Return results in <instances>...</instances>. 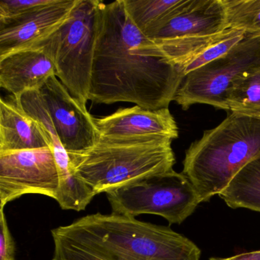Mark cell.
Returning <instances> with one entry per match:
<instances>
[{
	"instance_id": "18",
	"label": "cell",
	"mask_w": 260,
	"mask_h": 260,
	"mask_svg": "<svg viewBox=\"0 0 260 260\" xmlns=\"http://www.w3.org/2000/svg\"><path fill=\"white\" fill-rule=\"evenodd\" d=\"M226 106L231 113L260 121V70L233 84L226 96Z\"/></svg>"
},
{
	"instance_id": "14",
	"label": "cell",
	"mask_w": 260,
	"mask_h": 260,
	"mask_svg": "<svg viewBox=\"0 0 260 260\" xmlns=\"http://www.w3.org/2000/svg\"><path fill=\"white\" fill-rule=\"evenodd\" d=\"M51 147L37 121L13 95L0 101V153Z\"/></svg>"
},
{
	"instance_id": "11",
	"label": "cell",
	"mask_w": 260,
	"mask_h": 260,
	"mask_svg": "<svg viewBox=\"0 0 260 260\" xmlns=\"http://www.w3.org/2000/svg\"><path fill=\"white\" fill-rule=\"evenodd\" d=\"M94 122L100 138L105 139L159 135L173 140L179 136L177 124L169 108L152 111L135 106L118 109L104 118H94Z\"/></svg>"
},
{
	"instance_id": "16",
	"label": "cell",
	"mask_w": 260,
	"mask_h": 260,
	"mask_svg": "<svg viewBox=\"0 0 260 260\" xmlns=\"http://www.w3.org/2000/svg\"><path fill=\"white\" fill-rule=\"evenodd\" d=\"M135 26L149 37L173 17L185 0H122Z\"/></svg>"
},
{
	"instance_id": "19",
	"label": "cell",
	"mask_w": 260,
	"mask_h": 260,
	"mask_svg": "<svg viewBox=\"0 0 260 260\" xmlns=\"http://www.w3.org/2000/svg\"><path fill=\"white\" fill-rule=\"evenodd\" d=\"M225 29L260 36V0H221Z\"/></svg>"
},
{
	"instance_id": "2",
	"label": "cell",
	"mask_w": 260,
	"mask_h": 260,
	"mask_svg": "<svg viewBox=\"0 0 260 260\" xmlns=\"http://www.w3.org/2000/svg\"><path fill=\"white\" fill-rule=\"evenodd\" d=\"M53 260H200L201 249L170 226L132 216L88 214L51 230Z\"/></svg>"
},
{
	"instance_id": "4",
	"label": "cell",
	"mask_w": 260,
	"mask_h": 260,
	"mask_svg": "<svg viewBox=\"0 0 260 260\" xmlns=\"http://www.w3.org/2000/svg\"><path fill=\"white\" fill-rule=\"evenodd\" d=\"M173 139L152 135L100 138L92 148L69 154L73 170L95 191L106 193L141 178L173 170Z\"/></svg>"
},
{
	"instance_id": "7",
	"label": "cell",
	"mask_w": 260,
	"mask_h": 260,
	"mask_svg": "<svg viewBox=\"0 0 260 260\" xmlns=\"http://www.w3.org/2000/svg\"><path fill=\"white\" fill-rule=\"evenodd\" d=\"M260 70V36L247 34L228 54L184 77L174 101L187 110L205 104L228 111L226 96L239 79Z\"/></svg>"
},
{
	"instance_id": "10",
	"label": "cell",
	"mask_w": 260,
	"mask_h": 260,
	"mask_svg": "<svg viewBox=\"0 0 260 260\" xmlns=\"http://www.w3.org/2000/svg\"><path fill=\"white\" fill-rule=\"evenodd\" d=\"M78 0H55L36 11L0 22V58L28 48L58 29Z\"/></svg>"
},
{
	"instance_id": "13",
	"label": "cell",
	"mask_w": 260,
	"mask_h": 260,
	"mask_svg": "<svg viewBox=\"0 0 260 260\" xmlns=\"http://www.w3.org/2000/svg\"><path fill=\"white\" fill-rule=\"evenodd\" d=\"M53 76L54 63L40 50H22L0 58V86L17 100L28 91L40 90Z\"/></svg>"
},
{
	"instance_id": "17",
	"label": "cell",
	"mask_w": 260,
	"mask_h": 260,
	"mask_svg": "<svg viewBox=\"0 0 260 260\" xmlns=\"http://www.w3.org/2000/svg\"><path fill=\"white\" fill-rule=\"evenodd\" d=\"M219 196L231 208L260 212V157L245 166Z\"/></svg>"
},
{
	"instance_id": "5",
	"label": "cell",
	"mask_w": 260,
	"mask_h": 260,
	"mask_svg": "<svg viewBox=\"0 0 260 260\" xmlns=\"http://www.w3.org/2000/svg\"><path fill=\"white\" fill-rule=\"evenodd\" d=\"M101 2L78 0L58 29L28 48L40 50L51 59L57 78L84 108L89 101Z\"/></svg>"
},
{
	"instance_id": "22",
	"label": "cell",
	"mask_w": 260,
	"mask_h": 260,
	"mask_svg": "<svg viewBox=\"0 0 260 260\" xmlns=\"http://www.w3.org/2000/svg\"><path fill=\"white\" fill-rule=\"evenodd\" d=\"M209 260H260V250L244 252L228 258H216L212 257Z\"/></svg>"
},
{
	"instance_id": "20",
	"label": "cell",
	"mask_w": 260,
	"mask_h": 260,
	"mask_svg": "<svg viewBox=\"0 0 260 260\" xmlns=\"http://www.w3.org/2000/svg\"><path fill=\"white\" fill-rule=\"evenodd\" d=\"M55 0H2L0 1V22L36 11Z\"/></svg>"
},
{
	"instance_id": "9",
	"label": "cell",
	"mask_w": 260,
	"mask_h": 260,
	"mask_svg": "<svg viewBox=\"0 0 260 260\" xmlns=\"http://www.w3.org/2000/svg\"><path fill=\"white\" fill-rule=\"evenodd\" d=\"M68 154L82 153L98 143L94 118L53 76L39 90Z\"/></svg>"
},
{
	"instance_id": "21",
	"label": "cell",
	"mask_w": 260,
	"mask_h": 260,
	"mask_svg": "<svg viewBox=\"0 0 260 260\" xmlns=\"http://www.w3.org/2000/svg\"><path fill=\"white\" fill-rule=\"evenodd\" d=\"M0 260H16V244L9 228L4 208H0Z\"/></svg>"
},
{
	"instance_id": "1",
	"label": "cell",
	"mask_w": 260,
	"mask_h": 260,
	"mask_svg": "<svg viewBox=\"0 0 260 260\" xmlns=\"http://www.w3.org/2000/svg\"><path fill=\"white\" fill-rule=\"evenodd\" d=\"M185 76L132 22L122 0L101 2L89 101L169 108Z\"/></svg>"
},
{
	"instance_id": "12",
	"label": "cell",
	"mask_w": 260,
	"mask_h": 260,
	"mask_svg": "<svg viewBox=\"0 0 260 260\" xmlns=\"http://www.w3.org/2000/svg\"><path fill=\"white\" fill-rule=\"evenodd\" d=\"M225 29L221 0H185L179 11L149 36L162 41L208 36Z\"/></svg>"
},
{
	"instance_id": "8",
	"label": "cell",
	"mask_w": 260,
	"mask_h": 260,
	"mask_svg": "<svg viewBox=\"0 0 260 260\" xmlns=\"http://www.w3.org/2000/svg\"><path fill=\"white\" fill-rule=\"evenodd\" d=\"M59 175L51 147L0 153V208L25 194L55 199Z\"/></svg>"
},
{
	"instance_id": "3",
	"label": "cell",
	"mask_w": 260,
	"mask_h": 260,
	"mask_svg": "<svg viewBox=\"0 0 260 260\" xmlns=\"http://www.w3.org/2000/svg\"><path fill=\"white\" fill-rule=\"evenodd\" d=\"M258 157L259 120L231 113L190 145L182 173L202 203L222 192L245 166Z\"/></svg>"
},
{
	"instance_id": "15",
	"label": "cell",
	"mask_w": 260,
	"mask_h": 260,
	"mask_svg": "<svg viewBox=\"0 0 260 260\" xmlns=\"http://www.w3.org/2000/svg\"><path fill=\"white\" fill-rule=\"evenodd\" d=\"M19 101L24 110L38 121L46 135L57 164L59 184L65 186L72 185L77 179V176L71 166L69 154L59 138L52 118L40 92L28 91L21 95Z\"/></svg>"
},
{
	"instance_id": "6",
	"label": "cell",
	"mask_w": 260,
	"mask_h": 260,
	"mask_svg": "<svg viewBox=\"0 0 260 260\" xmlns=\"http://www.w3.org/2000/svg\"><path fill=\"white\" fill-rule=\"evenodd\" d=\"M112 213L137 217L155 214L180 224L201 203L189 179L175 170L137 179L106 191Z\"/></svg>"
}]
</instances>
